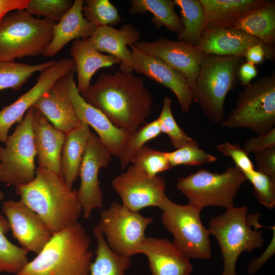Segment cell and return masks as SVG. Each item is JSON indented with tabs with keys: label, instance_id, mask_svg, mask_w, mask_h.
<instances>
[{
	"label": "cell",
	"instance_id": "cell-1",
	"mask_svg": "<svg viewBox=\"0 0 275 275\" xmlns=\"http://www.w3.org/2000/svg\"><path fill=\"white\" fill-rule=\"evenodd\" d=\"M80 95L114 125L130 133L150 116L154 101L142 77L121 70L101 73Z\"/></svg>",
	"mask_w": 275,
	"mask_h": 275
},
{
	"label": "cell",
	"instance_id": "cell-2",
	"mask_svg": "<svg viewBox=\"0 0 275 275\" xmlns=\"http://www.w3.org/2000/svg\"><path fill=\"white\" fill-rule=\"evenodd\" d=\"M16 194L52 234L77 222L82 212L77 190L70 189L60 175L43 167L36 168L32 181L16 187Z\"/></svg>",
	"mask_w": 275,
	"mask_h": 275
},
{
	"label": "cell",
	"instance_id": "cell-3",
	"mask_svg": "<svg viewBox=\"0 0 275 275\" xmlns=\"http://www.w3.org/2000/svg\"><path fill=\"white\" fill-rule=\"evenodd\" d=\"M78 222L52 234L42 250L15 275H89L93 252Z\"/></svg>",
	"mask_w": 275,
	"mask_h": 275
},
{
	"label": "cell",
	"instance_id": "cell-4",
	"mask_svg": "<svg viewBox=\"0 0 275 275\" xmlns=\"http://www.w3.org/2000/svg\"><path fill=\"white\" fill-rule=\"evenodd\" d=\"M246 206H234L223 214L210 219L208 230L217 240L223 259V271L221 275H236L235 267L240 255L261 248L263 234L258 229L259 213H248Z\"/></svg>",
	"mask_w": 275,
	"mask_h": 275
},
{
	"label": "cell",
	"instance_id": "cell-5",
	"mask_svg": "<svg viewBox=\"0 0 275 275\" xmlns=\"http://www.w3.org/2000/svg\"><path fill=\"white\" fill-rule=\"evenodd\" d=\"M245 58L205 56L201 63L193 91V100L211 122L221 124L225 119L224 103L228 93L234 89L238 70Z\"/></svg>",
	"mask_w": 275,
	"mask_h": 275
},
{
	"label": "cell",
	"instance_id": "cell-6",
	"mask_svg": "<svg viewBox=\"0 0 275 275\" xmlns=\"http://www.w3.org/2000/svg\"><path fill=\"white\" fill-rule=\"evenodd\" d=\"M56 24L35 18L25 9L5 14L0 19V61L42 55L53 38Z\"/></svg>",
	"mask_w": 275,
	"mask_h": 275
},
{
	"label": "cell",
	"instance_id": "cell-7",
	"mask_svg": "<svg viewBox=\"0 0 275 275\" xmlns=\"http://www.w3.org/2000/svg\"><path fill=\"white\" fill-rule=\"evenodd\" d=\"M229 129L245 128L258 135L275 125V73L244 86L236 106L221 124Z\"/></svg>",
	"mask_w": 275,
	"mask_h": 275
},
{
	"label": "cell",
	"instance_id": "cell-8",
	"mask_svg": "<svg viewBox=\"0 0 275 275\" xmlns=\"http://www.w3.org/2000/svg\"><path fill=\"white\" fill-rule=\"evenodd\" d=\"M159 208L162 224L173 235V243L179 251L189 259L211 257L210 234L200 217L202 208L189 203L177 204L166 195Z\"/></svg>",
	"mask_w": 275,
	"mask_h": 275
},
{
	"label": "cell",
	"instance_id": "cell-9",
	"mask_svg": "<svg viewBox=\"0 0 275 275\" xmlns=\"http://www.w3.org/2000/svg\"><path fill=\"white\" fill-rule=\"evenodd\" d=\"M246 180L243 172L236 166L228 167L222 173L200 169L179 178L176 187L189 204L202 209L213 206L227 209L234 206V199Z\"/></svg>",
	"mask_w": 275,
	"mask_h": 275
},
{
	"label": "cell",
	"instance_id": "cell-10",
	"mask_svg": "<svg viewBox=\"0 0 275 275\" xmlns=\"http://www.w3.org/2000/svg\"><path fill=\"white\" fill-rule=\"evenodd\" d=\"M34 112L32 106L12 134L8 135L6 147L0 145V181L8 185H24L35 177L37 151L33 129Z\"/></svg>",
	"mask_w": 275,
	"mask_h": 275
},
{
	"label": "cell",
	"instance_id": "cell-11",
	"mask_svg": "<svg viewBox=\"0 0 275 275\" xmlns=\"http://www.w3.org/2000/svg\"><path fill=\"white\" fill-rule=\"evenodd\" d=\"M97 224L108 247L115 253L131 257L145 238L146 230L153 219L132 211L118 202L114 201L100 212Z\"/></svg>",
	"mask_w": 275,
	"mask_h": 275
},
{
	"label": "cell",
	"instance_id": "cell-12",
	"mask_svg": "<svg viewBox=\"0 0 275 275\" xmlns=\"http://www.w3.org/2000/svg\"><path fill=\"white\" fill-rule=\"evenodd\" d=\"M75 71L63 75L57 84L68 97L79 121L91 126L112 155L119 158L130 132L116 126L100 111L84 100L74 81Z\"/></svg>",
	"mask_w": 275,
	"mask_h": 275
},
{
	"label": "cell",
	"instance_id": "cell-13",
	"mask_svg": "<svg viewBox=\"0 0 275 275\" xmlns=\"http://www.w3.org/2000/svg\"><path fill=\"white\" fill-rule=\"evenodd\" d=\"M112 155L96 133L91 132L80 167V184L77 190L83 217L89 218L95 209H102L103 195L98 180L101 168H107Z\"/></svg>",
	"mask_w": 275,
	"mask_h": 275
},
{
	"label": "cell",
	"instance_id": "cell-14",
	"mask_svg": "<svg viewBox=\"0 0 275 275\" xmlns=\"http://www.w3.org/2000/svg\"><path fill=\"white\" fill-rule=\"evenodd\" d=\"M112 184L121 198L122 204L135 212L149 206L159 207L166 195L163 177H149L133 164L114 178Z\"/></svg>",
	"mask_w": 275,
	"mask_h": 275
},
{
	"label": "cell",
	"instance_id": "cell-15",
	"mask_svg": "<svg viewBox=\"0 0 275 275\" xmlns=\"http://www.w3.org/2000/svg\"><path fill=\"white\" fill-rule=\"evenodd\" d=\"M76 70L72 58L62 59L40 72L37 83L13 103L0 111V141L5 143L8 132L16 122L20 123L25 113L63 75Z\"/></svg>",
	"mask_w": 275,
	"mask_h": 275
},
{
	"label": "cell",
	"instance_id": "cell-16",
	"mask_svg": "<svg viewBox=\"0 0 275 275\" xmlns=\"http://www.w3.org/2000/svg\"><path fill=\"white\" fill-rule=\"evenodd\" d=\"M3 212L7 217L13 236L21 248L27 252L38 254L52 236L40 216L20 200L4 202Z\"/></svg>",
	"mask_w": 275,
	"mask_h": 275
},
{
	"label": "cell",
	"instance_id": "cell-17",
	"mask_svg": "<svg viewBox=\"0 0 275 275\" xmlns=\"http://www.w3.org/2000/svg\"><path fill=\"white\" fill-rule=\"evenodd\" d=\"M134 46L143 52L158 57L182 73L192 91L205 55L196 46L161 37L153 42L138 41Z\"/></svg>",
	"mask_w": 275,
	"mask_h": 275
},
{
	"label": "cell",
	"instance_id": "cell-18",
	"mask_svg": "<svg viewBox=\"0 0 275 275\" xmlns=\"http://www.w3.org/2000/svg\"><path fill=\"white\" fill-rule=\"evenodd\" d=\"M129 46L133 70L170 89L176 96L182 111L188 113L193 94L184 75L161 59L143 52L134 45Z\"/></svg>",
	"mask_w": 275,
	"mask_h": 275
},
{
	"label": "cell",
	"instance_id": "cell-19",
	"mask_svg": "<svg viewBox=\"0 0 275 275\" xmlns=\"http://www.w3.org/2000/svg\"><path fill=\"white\" fill-rule=\"evenodd\" d=\"M259 44L267 45L257 38L234 28L206 25L196 47L205 56L245 58L249 48Z\"/></svg>",
	"mask_w": 275,
	"mask_h": 275
},
{
	"label": "cell",
	"instance_id": "cell-20",
	"mask_svg": "<svg viewBox=\"0 0 275 275\" xmlns=\"http://www.w3.org/2000/svg\"><path fill=\"white\" fill-rule=\"evenodd\" d=\"M140 253L147 257L152 275H190L193 270L190 259L167 238L146 237Z\"/></svg>",
	"mask_w": 275,
	"mask_h": 275
},
{
	"label": "cell",
	"instance_id": "cell-21",
	"mask_svg": "<svg viewBox=\"0 0 275 275\" xmlns=\"http://www.w3.org/2000/svg\"><path fill=\"white\" fill-rule=\"evenodd\" d=\"M140 37L139 31L131 24L120 29L106 26L97 28L88 40L100 52H106L121 62L120 70L133 72L131 51L127 45H134Z\"/></svg>",
	"mask_w": 275,
	"mask_h": 275
},
{
	"label": "cell",
	"instance_id": "cell-22",
	"mask_svg": "<svg viewBox=\"0 0 275 275\" xmlns=\"http://www.w3.org/2000/svg\"><path fill=\"white\" fill-rule=\"evenodd\" d=\"M33 129L38 166L46 168L61 176V153L66 133L54 127L35 108Z\"/></svg>",
	"mask_w": 275,
	"mask_h": 275
},
{
	"label": "cell",
	"instance_id": "cell-23",
	"mask_svg": "<svg viewBox=\"0 0 275 275\" xmlns=\"http://www.w3.org/2000/svg\"><path fill=\"white\" fill-rule=\"evenodd\" d=\"M83 0H75L61 20L56 23L53 38L43 53L46 57H53L67 43L73 39L89 38L96 29V26L84 16Z\"/></svg>",
	"mask_w": 275,
	"mask_h": 275
},
{
	"label": "cell",
	"instance_id": "cell-24",
	"mask_svg": "<svg viewBox=\"0 0 275 275\" xmlns=\"http://www.w3.org/2000/svg\"><path fill=\"white\" fill-rule=\"evenodd\" d=\"M70 54L75 64L77 73L76 87L80 94L85 93L90 87L92 77L98 69L121 63L117 58L99 52L87 39L74 41Z\"/></svg>",
	"mask_w": 275,
	"mask_h": 275
},
{
	"label": "cell",
	"instance_id": "cell-25",
	"mask_svg": "<svg viewBox=\"0 0 275 275\" xmlns=\"http://www.w3.org/2000/svg\"><path fill=\"white\" fill-rule=\"evenodd\" d=\"M33 106L41 112L54 127L66 133L81 124L68 97L57 82Z\"/></svg>",
	"mask_w": 275,
	"mask_h": 275
},
{
	"label": "cell",
	"instance_id": "cell-26",
	"mask_svg": "<svg viewBox=\"0 0 275 275\" xmlns=\"http://www.w3.org/2000/svg\"><path fill=\"white\" fill-rule=\"evenodd\" d=\"M90 126L81 122L77 128L66 132L61 157V175L67 187L72 189L79 172L86 146L91 133Z\"/></svg>",
	"mask_w": 275,
	"mask_h": 275
},
{
	"label": "cell",
	"instance_id": "cell-27",
	"mask_svg": "<svg viewBox=\"0 0 275 275\" xmlns=\"http://www.w3.org/2000/svg\"><path fill=\"white\" fill-rule=\"evenodd\" d=\"M206 14V25L233 28L246 14L261 8L265 0H200Z\"/></svg>",
	"mask_w": 275,
	"mask_h": 275
},
{
	"label": "cell",
	"instance_id": "cell-28",
	"mask_svg": "<svg viewBox=\"0 0 275 275\" xmlns=\"http://www.w3.org/2000/svg\"><path fill=\"white\" fill-rule=\"evenodd\" d=\"M233 28L257 38L267 45L275 43V3L269 2L265 6L250 12L240 18Z\"/></svg>",
	"mask_w": 275,
	"mask_h": 275
},
{
	"label": "cell",
	"instance_id": "cell-29",
	"mask_svg": "<svg viewBox=\"0 0 275 275\" xmlns=\"http://www.w3.org/2000/svg\"><path fill=\"white\" fill-rule=\"evenodd\" d=\"M93 233L97 242L96 257L90 266L89 275H127L132 263L131 257L119 255L108 246L102 232L96 225Z\"/></svg>",
	"mask_w": 275,
	"mask_h": 275
},
{
	"label": "cell",
	"instance_id": "cell-30",
	"mask_svg": "<svg viewBox=\"0 0 275 275\" xmlns=\"http://www.w3.org/2000/svg\"><path fill=\"white\" fill-rule=\"evenodd\" d=\"M128 11L131 15L151 13V19L157 29L165 26L169 31L178 34L183 28L180 17L176 12L173 0H130Z\"/></svg>",
	"mask_w": 275,
	"mask_h": 275
},
{
	"label": "cell",
	"instance_id": "cell-31",
	"mask_svg": "<svg viewBox=\"0 0 275 275\" xmlns=\"http://www.w3.org/2000/svg\"><path fill=\"white\" fill-rule=\"evenodd\" d=\"M180 8V19L183 26L178 34V41L196 46L206 26V14L200 0H174Z\"/></svg>",
	"mask_w": 275,
	"mask_h": 275
},
{
	"label": "cell",
	"instance_id": "cell-32",
	"mask_svg": "<svg viewBox=\"0 0 275 275\" xmlns=\"http://www.w3.org/2000/svg\"><path fill=\"white\" fill-rule=\"evenodd\" d=\"M57 61L53 60L35 65L18 63L15 60L0 61V91L6 89L18 90L34 73L41 72Z\"/></svg>",
	"mask_w": 275,
	"mask_h": 275
},
{
	"label": "cell",
	"instance_id": "cell-33",
	"mask_svg": "<svg viewBox=\"0 0 275 275\" xmlns=\"http://www.w3.org/2000/svg\"><path fill=\"white\" fill-rule=\"evenodd\" d=\"M10 230L7 218L0 213V273L16 274L29 262L28 253L5 236Z\"/></svg>",
	"mask_w": 275,
	"mask_h": 275
},
{
	"label": "cell",
	"instance_id": "cell-34",
	"mask_svg": "<svg viewBox=\"0 0 275 275\" xmlns=\"http://www.w3.org/2000/svg\"><path fill=\"white\" fill-rule=\"evenodd\" d=\"M160 133L157 119L130 133L119 157L121 169H126L136 152L147 142L156 138Z\"/></svg>",
	"mask_w": 275,
	"mask_h": 275
},
{
	"label": "cell",
	"instance_id": "cell-35",
	"mask_svg": "<svg viewBox=\"0 0 275 275\" xmlns=\"http://www.w3.org/2000/svg\"><path fill=\"white\" fill-rule=\"evenodd\" d=\"M82 12L84 17L96 29L114 26L122 20L118 9L108 0L84 1Z\"/></svg>",
	"mask_w": 275,
	"mask_h": 275
},
{
	"label": "cell",
	"instance_id": "cell-36",
	"mask_svg": "<svg viewBox=\"0 0 275 275\" xmlns=\"http://www.w3.org/2000/svg\"><path fill=\"white\" fill-rule=\"evenodd\" d=\"M172 100L168 96H166L163 100L162 109L157 119L161 133L169 136L172 145L176 149L186 145L197 143L177 123L172 111Z\"/></svg>",
	"mask_w": 275,
	"mask_h": 275
},
{
	"label": "cell",
	"instance_id": "cell-37",
	"mask_svg": "<svg viewBox=\"0 0 275 275\" xmlns=\"http://www.w3.org/2000/svg\"><path fill=\"white\" fill-rule=\"evenodd\" d=\"M131 162L151 177L171 169L167 152L155 150L146 145L136 152Z\"/></svg>",
	"mask_w": 275,
	"mask_h": 275
},
{
	"label": "cell",
	"instance_id": "cell-38",
	"mask_svg": "<svg viewBox=\"0 0 275 275\" xmlns=\"http://www.w3.org/2000/svg\"><path fill=\"white\" fill-rule=\"evenodd\" d=\"M167 156L171 168L179 165L197 166L217 160L215 156L199 148L197 143L167 152Z\"/></svg>",
	"mask_w": 275,
	"mask_h": 275
},
{
	"label": "cell",
	"instance_id": "cell-39",
	"mask_svg": "<svg viewBox=\"0 0 275 275\" xmlns=\"http://www.w3.org/2000/svg\"><path fill=\"white\" fill-rule=\"evenodd\" d=\"M73 4L71 0H30L25 10L32 15L42 16L58 23Z\"/></svg>",
	"mask_w": 275,
	"mask_h": 275
},
{
	"label": "cell",
	"instance_id": "cell-40",
	"mask_svg": "<svg viewBox=\"0 0 275 275\" xmlns=\"http://www.w3.org/2000/svg\"><path fill=\"white\" fill-rule=\"evenodd\" d=\"M244 174L252 183L259 202L267 208L273 209L275 206V179L256 170Z\"/></svg>",
	"mask_w": 275,
	"mask_h": 275
},
{
	"label": "cell",
	"instance_id": "cell-41",
	"mask_svg": "<svg viewBox=\"0 0 275 275\" xmlns=\"http://www.w3.org/2000/svg\"><path fill=\"white\" fill-rule=\"evenodd\" d=\"M217 150L223 155L229 157L235 162L237 167L243 174L255 170L254 166L248 155L239 144H231L225 142L217 146Z\"/></svg>",
	"mask_w": 275,
	"mask_h": 275
},
{
	"label": "cell",
	"instance_id": "cell-42",
	"mask_svg": "<svg viewBox=\"0 0 275 275\" xmlns=\"http://www.w3.org/2000/svg\"><path fill=\"white\" fill-rule=\"evenodd\" d=\"M275 147V128L265 133L252 137L245 142L243 149L249 155Z\"/></svg>",
	"mask_w": 275,
	"mask_h": 275
},
{
	"label": "cell",
	"instance_id": "cell-43",
	"mask_svg": "<svg viewBox=\"0 0 275 275\" xmlns=\"http://www.w3.org/2000/svg\"><path fill=\"white\" fill-rule=\"evenodd\" d=\"M254 154L257 171L275 179V147Z\"/></svg>",
	"mask_w": 275,
	"mask_h": 275
},
{
	"label": "cell",
	"instance_id": "cell-44",
	"mask_svg": "<svg viewBox=\"0 0 275 275\" xmlns=\"http://www.w3.org/2000/svg\"><path fill=\"white\" fill-rule=\"evenodd\" d=\"M273 47L260 44L254 45L248 50L245 60L255 65L262 63L266 58H272L274 56Z\"/></svg>",
	"mask_w": 275,
	"mask_h": 275
},
{
	"label": "cell",
	"instance_id": "cell-45",
	"mask_svg": "<svg viewBox=\"0 0 275 275\" xmlns=\"http://www.w3.org/2000/svg\"><path fill=\"white\" fill-rule=\"evenodd\" d=\"M270 228L272 230L273 234L270 244L259 257L254 259L248 265V271L250 275L257 273L263 265L271 258L275 253V227L273 226Z\"/></svg>",
	"mask_w": 275,
	"mask_h": 275
},
{
	"label": "cell",
	"instance_id": "cell-46",
	"mask_svg": "<svg viewBox=\"0 0 275 275\" xmlns=\"http://www.w3.org/2000/svg\"><path fill=\"white\" fill-rule=\"evenodd\" d=\"M258 71L255 65L249 62H244L239 67L238 79L244 86L248 85L251 81L257 76Z\"/></svg>",
	"mask_w": 275,
	"mask_h": 275
},
{
	"label": "cell",
	"instance_id": "cell-47",
	"mask_svg": "<svg viewBox=\"0 0 275 275\" xmlns=\"http://www.w3.org/2000/svg\"><path fill=\"white\" fill-rule=\"evenodd\" d=\"M30 0H0V19L7 13L25 9Z\"/></svg>",
	"mask_w": 275,
	"mask_h": 275
},
{
	"label": "cell",
	"instance_id": "cell-48",
	"mask_svg": "<svg viewBox=\"0 0 275 275\" xmlns=\"http://www.w3.org/2000/svg\"><path fill=\"white\" fill-rule=\"evenodd\" d=\"M4 197V193H3L2 191H0V201H1L2 199H3Z\"/></svg>",
	"mask_w": 275,
	"mask_h": 275
},
{
	"label": "cell",
	"instance_id": "cell-49",
	"mask_svg": "<svg viewBox=\"0 0 275 275\" xmlns=\"http://www.w3.org/2000/svg\"><path fill=\"white\" fill-rule=\"evenodd\" d=\"M1 171H2V167H1V163H0V175H1Z\"/></svg>",
	"mask_w": 275,
	"mask_h": 275
}]
</instances>
